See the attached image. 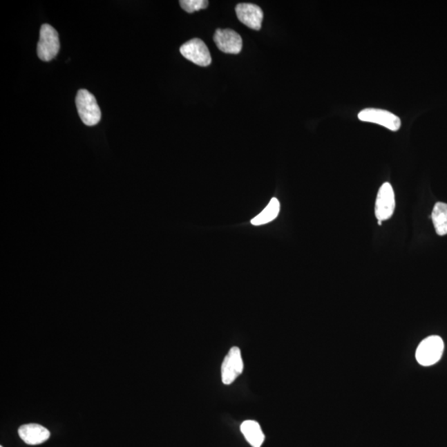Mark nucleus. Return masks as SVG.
Returning a JSON list of instances; mask_svg holds the SVG:
<instances>
[{
    "mask_svg": "<svg viewBox=\"0 0 447 447\" xmlns=\"http://www.w3.org/2000/svg\"><path fill=\"white\" fill-rule=\"evenodd\" d=\"M76 106L79 116L87 126H94L102 119V111L95 96L88 91L82 89L78 91Z\"/></svg>",
    "mask_w": 447,
    "mask_h": 447,
    "instance_id": "nucleus-1",
    "label": "nucleus"
},
{
    "mask_svg": "<svg viewBox=\"0 0 447 447\" xmlns=\"http://www.w3.org/2000/svg\"><path fill=\"white\" fill-rule=\"evenodd\" d=\"M444 352V342L438 336L426 338L419 345L416 359L421 365L431 366L440 361Z\"/></svg>",
    "mask_w": 447,
    "mask_h": 447,
    "instance_id": "nucleus-2",
    "label": "nucleus"
},
{
    "mask_svg": "<svg viewBox=\"0 0 447 447\" xmlns=\"http://www.w3.org/2000/svg\"><path fill=\"white\" fill-rule=\"evenodd\" d=\"M37 55L41 61H49L60 50L59 37L55 28L49 24L41 25L40 39L37 44Z\"/></svg>",
    "mask_w": 447,
    "mask_h": 447,
    "instance_id": "nucleus-3",
    "label": "nucleus"
},
{
    "mask_svg": "<svg viewBox=\"0 0 447 447\" xmlns=\"http://www.w3.org/2000/svg\"><path fill=\"white\" fill-rule=\"evenodd\" d=\"M358 118L363 122L381 125L391 131H398L401 126V120L398 116L380 108H365L359 113Z\"/></svg>",
    "mask_w": 447,
    "mask_h": 447,
    "instance_id": "nucleus-4",
    "label": "nucleus"
},
{
    "mask_svg": "<svg viewBox=\"0 0 447 447\" xmlns=\"http://www.w3.org/2000/svg\"><path fill=\"white\" fill-rule=\"evenodd\" d=\"M180 53L186 59L200 66H207L211 64V56L206 44L199 39H193L184 44Z\"/></svg>",
    "mask_w": 447,
    "mask_h": 447,
    "instance_id": "nucleus-5",
    "label": "nucleus"
},
{
    "mask_svg": "<svg viewBox=\"0 0 447 447\" xmlns=\"http://www.w3.org/2000/svg\"><path fill=\"white\" fill-rule=\"evenodd\" d=\"M244 363L239 348H232L221 365V377L225 386H229L243 373Z\"/></svg>",
    "mask_w": 447,
    "mask_h": 447,
    "instance_id": "nucleus-6",
    "label": "nucleus"
},
{
    "mask_svg": "<svg viewBox=\"0 0 447 447\" xmlns=\"http://www.w3.org/2000/svg\"><path fill=\"white\" fill-rule=\"evenodd\" d=\"M395 210V196L390 183H383L379 188L375 202V216L378 220L390 219Z\"/></svg>",
    "mask_w": 447,
    "mask_h": 447,
    "instance_id": "nucleus-7",
    "label": "nucleus"
},
{
    "mask_svg": "<svg viewBox=\"0 0 447 447\" xmlns=\"http://www.w3.org/2000/svg\"><path fill=\"white\" fill-rule=\"evenodd\" d=\"M214 41L221 52L229 54H239L243 47V41L239 33L232 29H217Z\"/></svg>",
    "mask_w": 447,
    "mask_h": 447,
    "instance_id": "nucleus-8",
    "label": "nucleus"
},
{
    "mask_svg": "<svg viewBox=\"0 0 447 447\" xmlns=\"http://www.w3.org/2000/svg\"><path fill=\"white\" fill-rule=\"evenodd\" d=\"M238 19L254 30H260L262 27L264 12L260 7L254 3H239L236 8Z\"/></svg>",
    "mask_w": 447,
    "mask_h": 447,
    "instance_id": "nucleus-9",
    "label": "nucleus"
},
{
    "mask_svg": "<svg viewBox=\"0 0 447 447\" xmlns=\"http://www.w3.org/2000/svg\"><path fill=\"white\" fill-rule=\"evenodd\" d=\"M19 435L25 444L35 446L47 441L51 436V433L44 426L29 424L21 426L19 429Z\"/></svg>",
    "mask_w": 447,
    "mask_h": 447,
    "instance_id": "nucleus-10",
    "label": "nucleus"
},
{
    "mask_svg": "<svg viewBox=\"0 0 447 447\" xmlns=\"http://www.w3.org/2000/svg\"><path fill=\"white\" fill-rule=\"evenodd\" d=\"M240 430L245 439L253 447H261L264 444L265 434L257 421L252 420L245 421L241 424Z\"/></svg>",
    "mask_w": 447,
    "mask_h": 447,
    "instance_id": "nucleus-11",
    "label": "nucleus"
},
{
    "mask_svg": "<svg viewBox=\"0 0 447 447\" xmlns=\"http://www.w3.org/2000/svg\"><path fill=\"white\" fill-rule=\"evenodd\" d=\"M432 220L438 236L447 235V204L437 202L433 208Z\"/></svg>",
    "mask_w": 447,
    "mask_h": 447,
    "instance_id": "nucleus-12",
    "label": "nucleus"
},
{
    "mask_svg": "<svg viewBox=\"0 0 447 447\" xmlns=\"http://www.w3.org/2000/svg\"><path fill=\"white\" fill-rule=\"evenodd\" d=\"M279 211L280 203L278 200L276 198H272L265 210L251 220V224L254 225H262L269 223L277 218Z\"/></svg>",
    "mask_w": 447,
    "mask_h": 447,
    "instance_id": "nucleus-13",
    "label": "nucleus"
},
{
    "mask_svg": "<svg viewBox=\"0 0 447 447\" xmlns=\"http://www.w3.org/2000/svg\"><path fill=\"white\" fill-rule=\"evenodd\" d=\"M180 6L187 12H194L207 8L209 2L207 0H181Z\"/></svg>",
    "mask_w": 447,
    "mask_h": 447,
    "instance_id": "nucleus-14",
    "label": "nucleus"
},
{
    "mask_svg": "<svg viewBox=\"0 0 447 447\" xmlns=\"http://www.w3.org/2000/svg\"><path fill=\"white\" fill-rule=\"evenodd\" d=\"M378 224H379V225H382V221H381V220H379Z\"/></svg>",
    "mask_w": 447,
    "mask_h": 447,
    "instance_id": "nucleus-15",
    "label": "nucleus"
},
{
    "mask_svg": "<svg viewBox=\"0 0 447 447\" xmlns=\"http://www.w3.org/2000/svg\"><path fill=\"white\" fill-rule=\"evenodd\" d=\"M0 447H3V446H0Z\"/></svg>",
    "mask_w": 447,
    "mask_h": 447,
    "instance_id": "nucleus-16",
    "label": "nucleus"
}]
</instances>
